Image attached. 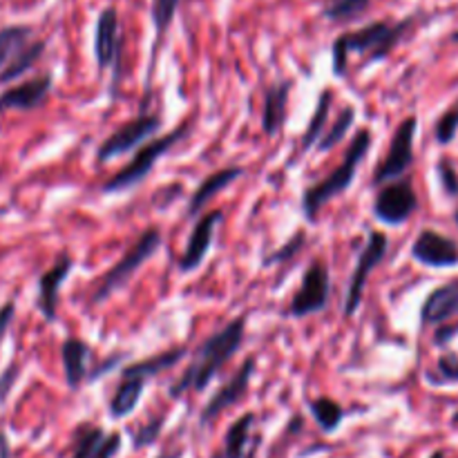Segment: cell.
Listing matches in <instances>:
<instances>
[{
  "instance_id": "cell-1",
  "label": "cell",
  "mask_w": 458,
  "mask_h": 458,
  "mask_svg": "<svg viewBox=\"0 0 458 458\" xmlns=\"http://www.w3.org/2000/svg\"><path fill=\"white\" fill-rule=\"evenodd\" d=\"M246 320L237 318L231 325L224 327L222 331L210 335L204 344L195 352L192 362L183 371L182 378L170 387V398H182L186 392H204L215 376L224 369L228 360L240 352L244 343Z\"/></svg>"
},
{
  "instance_id": "cell-2",
  "label": "cell",
  "mask_w": 458,
  "mask_h": 458,
  "mask_svg": "<svg viewBox=\"0 0 458 458\" xmlns=\"http://www.w3.org/2000/svg\"><path fill=\"white\" fill-rule=\"evenodd\" d=\"M407 25H410V21H378L367 27H360L356 31L338 36L334 40V52H331V58H334V74L343 76L347 72L349 54H367V61H383L401 43Z\"/></svg>"
},
{
  "instance_id": "cell-3",
  "label": "cell",
  "mask_w": 458,
  "mask_h": 458,
  "mask_svg": "<svg viewBox=\"0 0 458 458\" xmlns=\"http://www.w3.org/2000/svg\"><path fill=\"white\" fill-rule=\"evenodd\" d=\"M369 148H371V132L369 130H358L353 141L349 143L347 152H344L343 164H340L329 177L318 182L316 186H309L307 191H304L302 213L309 222H316L320 210L325 208L334 197L343 195V192L352 186L353 179H356L358 168H360L367 152H369Z\"/></svg>"
},
{
  "instance_id": "cell-4",
  "label": "cell",
  "mask_w": 458,
  "mask_h": 458,
  "mask_svg": "<svg viewBox=\"0 0 458 458\" xmlns=\"http://www.w3.org/2000/svg\"><path fill=\"white\" fill-rule=\"evenodd\" d=\"M191 121H183L179 128L170 130L164 137L152 139L150 143L141 146V150L132 157V161H130L128 165H123L119 173L112 174V177L103 183V192H106V195H114V192H123L128 191V188H134L137 183H141L143 179L150 174V170L155 168L157 161H159L165 152L173 150V148L191 132Z\"/></svg>"
},
{
  "instance_id": "cell-5",
  "label": "cell",
  "mask_w": 458,
  "mask_h": 458,
  "mask_svg": "<svg viewBox=\"0 0 458 458\" xmlns=\"http://www.w3.org/2000/svg\"><path fill=\"white\" fill-rule=\"evenodd\" d=\"M159 246H161V233L157 231V228H148V231L143 233L132 246H130L128 253H125L123 258H121L119 262H116L114 267H112L110 271L98 280L97 291H94L92 295V302L94 304L106 302L114 291L123 289V286L130 282V277H132L134 273H137L139 268H141L143 264H146L157 250H159Z\"/></svg>"
},
{
  "instance_id": "cell-6",
  "label": "cell",
  "mask_w": 458,
  "mask_h": 458,
  "mask_svg": "<svg viewBox=\"0 0 458 458\" xmlns=\"http://www.w3.org/2000/svg\"><path fill=\"white\" fill-rule=\"evenodd\" d=\"M416 130H419V119L416 116H407V119L398 123V128L394 130L392 143H389L387 157L376 168L374 179H371L374 186H385L389 182H396L411 168V164H414Z\"/></svg>"
},
{
  "instance_id": "cell-7",
  "label": "cell",
  "mask_w": 458,
  "mask_h": 458,
  "mask_svg": "<svg viewBox=\"0 0 458 458\" xmlns=\"http://www.w3.org/2000/svg\"><path fill=\"white\" fill-rule=\"evenodd\" d=\"M121 54H123V36H121L116 9L107 7L98 13L97 31H94V56L98 70H112V94L121 81Z\"/></svg>"
},
{
  "instance_id": "cell-8",
  "label": "cell",
  "mask_w": 458,
  "mask_h": 458,
  "mask_svg": "<svg viewBox=\"0 0 458 458\" xmlns=\"http://www.w3.org/2000/svg\"><path fill=\"white\" fill-rule=\"evenodd\" d=\"M419 208V197H416L411 179H401V182L385 183L374 199V215L378 222L387 226H401L414 215Z\"/></svg>"
},
{
  "instance_id": "cell-9",
  "label": "cell",
  "mask_w": 458,
  "mask_h": 458,
  "mask_svg": "<svg viewBox=\"0 0 458 458\" xmlns=\"http://www.w3.org/2000/svg\"><path fill=\"white\" fill-rule=\"evenodd\" d=\"M387 235L380 231H371L369 237H367V244L362 246L360 258H358L356 271H353L352 282H349L347 300H344V316L352 318L356 316V311L360 309L362 293H365V286L369 276L374 273V268L383 262L385 253H387Z\"/></svg>"
},
{
  "instance_id": "cell-10",
  "label": "cell",
  "mask_w": 458,
  "mask_h": 458,
  "mask_svg": "<svg viewBox=\"0 0 458 458\" xmlns=\"http://www.w3.org/2000/svg\"><path fill=\"white\" fill-rule=\"evenodd\" d=\"M331 293V277L329 268L325 262H313L311 267L304 271L302 284H300L298 293H295L293 302H291L289 313L293 318H309L313 313L325 311L329 304Z\"/></svg>"
},
{
  "instance_id": "cell-11",
  "label": "cell",
  "mask_w": 458,
  "mask_h": 458,
  "mask_svg": "<svg viewBox=\"0 0 458 458\" xmlns=\"http://www.w3.org/2000/svg\"><path fill=\"white\" fill-rule=\"evenodd\" d=\"M159 125H161L159 116L155 114H141L137 116V119L128 121V123L121 125L116 132H112L110 137L98 146V152H97L98 161L116 159V157L134 150L137 146L146 143L148 139L159 130Z\"/></svg>"
},
{
  "instance_id": "cell-12",
  "label": "cell",
  "mask_w": 458,
  "mask_h": 458,
  "mask_svg": "<svg viewBox=\"0 0 458 458\" xmlns=\"http://www.w3.org/2000/svg\"><path fill=\"white\" fill-rule=\"evenodd\" d=\"M411 258L423 267L432 268H447L458 264V246L450 237L441 235V233L425 228L420 235L416 237L414 246H411Z\"/></svg>"
},
{
  "instance_id": "cell-13",
  "label": "cell",
  "mask_w": 458,
  "mask_h": 458,
  "mask_svg": "<svg viewBox=\"0 0 458 458\" xmlns=\"http://www.w3.org/2000/svg\"><path fill=\"white\" fill-rule=\"evenodd\" d=\"M253 374H255V358H246V360L242 362L240 369H237V374L233 376V378L228 380V383L224 385L213 398H210L208 405H206L204 411H201L199 423L208 425L210 420L217 419L224 410H228V407H233L235 403H240L242 398L246 396V392H249V385H250V378H253Z\"/></svg>"
},
{
  "instance_id": "cell-14",
  "label": "cell",
  "mask_w": 458,
  "mask_h": 458,
  "mask_svg": "<svg viewBox=\"0 0 458 458\" xmlns=\"http://www.w3.org/2000/svg\"><path fill=\"white\" fill-rule=\"evenodd\" d=\"M222 210H210L204 217L197 219L195 228H192L191 237H188L186 250H183V255L179 258V271L191 273L201 267L204 258L208 255L210 246H213L215 231H217V224L222 222Z\"/></svg>"
},
{
  "instance_id": "cell-15",
  "label": "cell",
  "mask_w": 458,
  "mask_h": 458,
  "mask_svg": "<svg viewBox=\"0 0 458 458\" xmlns=\"http://www.w3.org/2000/svg\"><path fill=\"white\" fill-rule=\"evenodd\" d=\"M52 92V74H40L21 85L7 88L0 94V114L9 110H34L43 106Z\"/></svg>"
},
{
  "instance_id": "cell-16",
  "label": "cell",
  "mask_w": 458,
  "mask_h": 458,
  "mask_svg": "<svg viewBox=\"0 0 458 458\" xmlns=\"http://www.w3.org/2000/svg\"><path fill=\"white\" fill-rule=\"evenodd\" d=\"M72 262L70 255H61V258L54 262V267L49 271H45L38 280V309L45 316V320L54 322L56 320V309H58V293H61L63 282L70 276Z\"/></svg>"
},
{
  "instance_id": "cell-17",
  "label": "cell",
  "mask_w": 458,
  "mask_h": 458,
  "mask_svg": "<svg viewBox=\"0 0 458 458\" xmlns=\"http://www.w3.org/2000/svg\"><path fill=\"white\" fill-rule=\"evenodd\" d=\"M293 83L291 81H277L264 92V114L262 130L267 137H276L282 130L286 119V107H289V97Z\"/></svg>"
},
{
  "instance_id": "cell-18",
  "label": "cell",
  "mask_w": 458,
  "mask_h": 458,
  "mask_svg": "<svg viewBox=\"0 0 458 458\" xmlns=\"http://www.w3.org/2000/svg\"><path fill=\"white\" fill-rule=\"evenodd\" d=\"M454 316H458V282H450V284L432 291L420 309V320L425 325L445 322Z\"/></svg>"
},
{
  "instance_id": "cell-19",
  "label": "cell",
  "mask_w": 458,
  "mask_h": 458,
  "mask_svg": "<svg viewBox=\"0 0 458 458\" xmlns=\"http://www.w3.org/2000/svg\"><path fill=\"white\" fill-rule=\"evenodd\" d=\"M88 358L89 347L81 338H65L61 347L63 371H65V383L70 389H79L83 380L88 378Z\"/></svg>"
},
{
  "instance_id": "cell-20",
  "label": "cell",
  "mask_w": 458,
  "mask_h": 458,
  "mask_svg": "<svg viewBox=\"0 0 458 458\" xmlns=\"http://www.w3.org/2000/svg\"><path fill=\"white\" fill-rule=\"evenodd\" d=\"M242 174H244V168H240V165H233V168H224V170H217V173L208 174V177L197 186V191L192 192L191 201H188V213L191 215L199 213V210L213 199V197H217L224 188L235 183Z\"/></svg>"
},
{
  "instance_id": "cell-21",
  "label": "cell",
  "mask_w": 458,
  "mask_h": 458,
  "mask_svg": "<svg viewBox=\"0 0 458 458\" xmlns=\"http://www.w3.org/2000/svg\"><path fill=\"white\" fill-rule=\"evenodd\" d=\"M146 383L148 380L139 378V376H123V380H121V385L116 387L114 396H112L110 401L112 419H123V416L132 414V411L137 410Z\"/></svg>"
},
{
  "instance_id": "cell-22",
  "label": "cell",
  "mask_w": 458,
  "mask_h": 458,
  "mask_svg": "<svg viewBox=\"0 0 458 458\" xmlns=\"http://www.w3.org/2000/svg\"><path fill=\"white\" fill-rule=\"evenodd\" d=\"M31 40V30L25 25H9L0 30V74L25 52Z\"/></svg>"
},
{
  "instance_id": "cell-23",
  "label": "cell",
  "mask_w": 458,
  "mask_h": 458,
  "mask_svg": "<svg viewBox=\"0 0 458 458\" xmlns=\"http://www.w3.org/2000/svg\"><path fill=\"white\" fill-rule=\"evenodd\" d=\"M186 356V349H170V352L157 353V356L146 358L141 362H134V365L125 367L121 374L123 376H139V378H152V376L161 374V371H168L170 367H174L177 362L183 360Z\"/></svg>"
},
{
  "instance_id": "cell-24",
  "label": "cell",
  "mask_w": 458,
  "mask_h": 458,
  "mask_svg": "<svg viewBox=\"0 0 458 458\" xmlns=\"http://www.w3.org/2000/svg\"><path fill=\"white\" fill-rule=\"evenodd\" d=\"M182 0H152V22H155V45H152V58H150V70L148 76H152L157 63V54H159V45L164 40L165 31H168L170 22H173L174 13Z\"/></svg>"
},
{
  "instance_id": "cell-25",
  "label": "cell",
  "mask_w": 458,
  "mask_h": 458,
  "mask_svg": "<svg viewBox=\"0 0 458 458\" xmlns=\"http://www.w3.org/2000/svg\"><path fill=\"white\" fill-rule=\"evenodd\" d=\"M255 423V414H244L228 428L226 438H224V450L222 454L215 458H244L246 443H249L250 428Z\"/></svg>"
},
{
  "instance_id": "cell-26",
  "label": "cell",
  "mask_w": 458,
  "mask_h": 458,
  "mask_svg": "<svg viewBox=\"0 0 458 458\" xmlns=\"http://www.w3.org/2000/svg\"><path fill=\"white\" fill-rule=\"evenodd\" d=\"M329 110H331V92L329 89H325V92L320 94V98H318V106H316V112H313L311 121H309L307 130H304L302 134V141H300V152H309L313 146H318V141L322 139V130H325L327 125V119H329Z\"/></svg>"
},
{
  "instance_id": "cell-27",
  "label": "cell",
  "mask_w": 458,
  "mask_h": 458,
  "mask_svg": "<svg viewBox=\"0 0 458 458\" xmlns=\"http://www.w3.org/2000/svg\"><path fill=\"white\" fill-rule=\"evenodd\" d=\"M309 410H311L313 419L320 425L322 432L331 434L340 428L344 419V410L340 403L331 401V398H316V401L309 403Z\"/></svg>"
},
{
  "instance_id": "cell-28",
  "label": "cell",
  "mask_w": 458,
  "mask_h": 458,
  "mask_svg": "<svg viewBox=\"0 0 458 458\" xmlns=\"http://www.w3.org/2000/svg\"><path fill=\"white\" fill-rule=\"evenodd\" d=\"M43 52H45V43H43V40H34V43H31L30 47H27L25 52H22L21 56H18L16 61H13L12 65H9L7 70H4L3 74H0V85L12 83V81L21 79V76L25 74V72H30L31 67H34L36 63L40 61Z\"/></svg>"
},
{
  "instance_id": "cell-29",
  "label": "cell",
  "mask_w": 458,
  "mask_h": 458,
  "mask_svg": "<svg viewBox=\"0 0 458 458\" xmlns=\"http://www.w3.org/2000/svg\"><path fill=\"white\" fill-rule=\"evenodd\" d=\"M371 0H331L325 7L322 16L329 18L331 22H349L356 21L358 16L369 9Z\"/></svg>"
},
{
  "instance_id": "cell-30",
  "label": "cell",
  "mask_w": 458,
  "mask_h": 458,
  "mask_svg": "<svg viewBox=\"0 0 458 458\" xmlns=\"http://www.w3.org/2000/svg\"><path fill=\"white\" fill-rule=\"evenodd\" d=\"M353 121H356V110H353L352 106L343 107V110H340V114H338V119H335L334 125H331L329 132L322 134V139L318 141V150L329 152L331 148L338 146V143L344 139V134L349 132V128H352Z\"/></svg>"
},
{
  "instance_id": "cell-31",
  "label": "cell",
  "mask_w": 458,
  "mask_h": 458,
  "mask_svg": "<svg viewBox=\"0 0 458 458\" xmlns=\"http://www.w3.org/2000/svg\"><path fill=\"white\" fill-rule=\"evenodd\" d=\"M106 438V432L101 428H88L85 425L79 434V443H76V450L74 456L72 458H92L94 452L98 450V445L103 443Z\"/></svg>"
},
{
  "instance_id": "cell-32",
  "label": "cell",
  "mask_w": 458,
  "mask_h": 458,
  "mask_svg": "<svg viewBox=\"0 0 458 458\" xmlns=\"http://www.w3.org/2000/svg\"><path fill=\"white\" fill-rule=\"evenodd\" d=\"M304 240H307V233H304V231L295 233V235L291 237V240L286 242V244L282 246V249H277L276 253L268 255V258L264 259V264H284V262H289V259H293L295 255H298L300 250H302Z\"/></svg>"
},
{
  "instance_id": "cell-33",
  "label": "cell",
  "mask_w": 458,
  "mask_h": 458,
  "mask_svg": "<svg viewBox=\"0 0 458 458\" xmlns=\"http://www.w3.org/2000/svg\"><path fill=\"white\" fill-rule=\"evenodd\" d=\"M164 416H161V419H155V420H150V423L148 425H143L141 429H139L137 434H134V450H141V447H148V445H152V443L157 441V438H159V432H161V428H164Z\"/></svg>"
},
{
  "instance_id": "cell-34",
  "label": "cell",
  "mask_w": 458,
  "mask_h": 458,
  "mask_svg": "<svg viewBox=\"0 0 458 458\" xmlns=\"http://www.w3.org/2000/svg\"><path fill=\"white\" fill-rule=\"evenodd\" d=\"M458 130V114L454 110L445 112V114L441 116V121L437 123V139L441 143H450L452 139H454Z\"/></svg>"
},
{
  "instance_id": "cell-35",
  "label": "cell",
  "mask_w": 458,
  "mask_h": 458,
  "mask_svg": "<svg viewBox=\"0 0 458 458\" xmlns=\"http://www.w3.org/2000/svg\"><path fill=\"white\" fill-rule=\"evenodd\" d=\"M121 450V434H110V437L103 438V443L98 445V450L94 452L92 458H114Z\"/></svg>"
},
{
  "instance_id": "cell-36",
  "label": "cell",
  "mask_w": 458,
  "mask_h": 458,
  "mask_svg": "<svg viewBox=\"0 0 458 458\" xmlns=\"http://www.w3.org/2000/svg\"><path fill=\"white\" fill-rule=\"evenodd\" d=\"M438 173H441V182L443 186H445V191L450 192V195H458V177L454 168L450 165V161L443 159L441 164H438Z\"/></svg>"
},
{
  "instance_id": "cell-37",
  "label": "cell",
  "mask_w": 458,
  "mask_h": 458,
  "mask_svg": "<svg viewBox=\"0 0 458 458\" xmlns=\"http://www.w3.org/2000/svg\"><path fill=\"white\" fill-rule=\"evenodd\" d=\"M18 374H21V371H18V367L12 365L9 369L3 371V376H0V405L7 401L9 392H12V387L16 385V380H18Z\"/></svg>"
},
{
  "instance_id": "cell-38",
  "label": "cell",
  "mask_w": 458,
  "mask_h": 458,
  "mask_svg": "<svg viewBox=\"0 0 458 458\" xmlns=\"http://www.w3.org/2000/svg\"><path fill=\"white\" fill-rule=\"evenodd\" d=\"M438 371H441L443 380L447 383H456L458 380V358L456 356H443L438 360Z\"/></svg>"
},
{
  "instance_id": "cell-39",
  "label": "cell",
  "mask_w": 458,
  "mask_h": 458,
  "mask_svg": "<svg viewBox=\"0 0 458 458\" xmlns=\"http://www.w3.org/2000/svg\"><path fill=\"white\" fill-rule=\"evenodd\" d=\"M13 316H16V302H4L3 307H0V343L4 340V335H7V329L9 325H12Z\"/></svg>"
},
{
  "instance_id": "cell-40",
  "label": "cell",
  "mask_w": 458,
  "mask_h": 458,
  "mask_svg": "<svg viewBox=\"0 0 458 458\" xmlns=\"http://www.w3.org/2000/svg\"><path fill=\"white\" fill-rule=\"evenodd\" d=\"M0 458H12V447H9V438L0 432Z\"/></svg>"
},
{
  "instance_id": "cell-41",
  "label": "cell",
  "mask_w": 458,
  "mask_h": 458,
  "mask_svg": "<svg viewBox=\"0 0 458 458\" xmlns=\"http://www.w3.org/2000/svg\"><path fill=\"white\" fill-rule=\"evenodd\" d=\"M182 454H183L182 450H173V452H168V454H161V456H157V458H182Z\"/></svg>"
},
{
  "instance_id": "cell-42",
  "label": "cell",
  "mask_w": 458,
  "mask_h": 458,
  "mask_svg": "<svg viewBox=\"0 0 458 458\" xmlns=\"http://www.w3.org/2000/svg\"><path fill=\"white\" fill-rule=\"evenodd\" d=\"M429 458H445V454H443V452H434V454Z\"/></svg>"
},
{
  "instance_id": "cell-43",
  "label": "cell",
  "mask_w": 458,
  "mask_h": 458,
  "mask_svg": "<svg viewBox=\"0 0 458 458\" xmlns=\"http://www.w3.org/2000/svg\"><path fill=\"white\" fill-rule=\"evenodd\" d=\"M452 110H454V112H456V114H458V103H456V107H452Z\"/></svg>"
},
{
  "instance_id": "cell-44",
  "label": "cell",
  "mask_w": 458,
  "mask_h": 458,
  "mask_svg": "<svg viewBox=\"0 0 458 458\" xmlns=\"http://www.w3.org/2000/svg\"><path fill=\"white\" fill-rule=\"evenodd\" d=\"M454 423L458 425V414H454Z\"/></svg>"
},
{
  "instance_id": "cell-45",
  "label": "cell",
  "mask_w": 458,
  "mask_h": 458,
  "mask_svg": "<svg viewBox=\"0 0 458 458\" xmlns=\"http://www.w3.org/2000/svg\"><path fill=\"white\" fill-rule=\"evenodd\" d=\"M452 38H454V40H458V31H456V34H454V36H452Z\"/></svg>"
},
{
  "instance_id": "cell-46",
  "label": "cell",
  "mask_w": 458,
  "mask_h": 458,
  "mask_svg": "<svg viewBox=\"0 0 458 458\" xmlns=\"http://www.w3.org/2000/svg\"><path fill=\"white\" fill-rule=\"evenodd\" d=\"M456 224H458V210H456Z\"/></svg>"
}]
</instances>
